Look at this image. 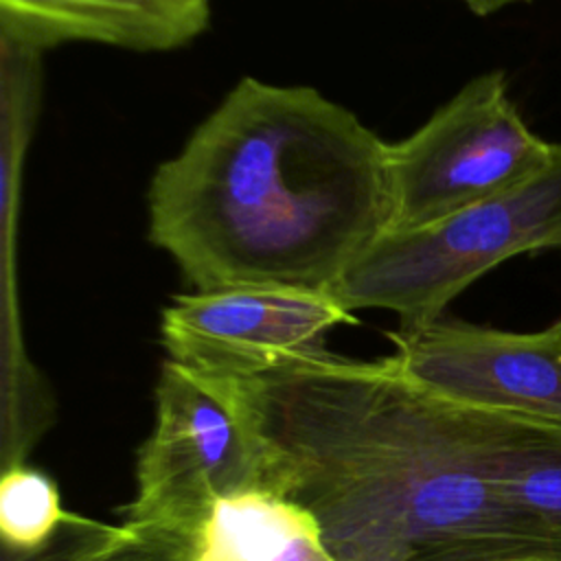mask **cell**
I'll return each mask as SVG.
<instances>
[{"label":"cell","mask_w":561,"mask_h":561,"mask_svg":"<svg viewBox=\"0 0 561 561\" xmlns=\"http://www.w3.org/2000/svg\"><path fill=\"white\" fill-rule=\"evenodd\" d=\"M259 469L243 430L197 375L164 359L156 423L136 465L127 526L197 546L221 500L259 491Z\"/></svg>","instance_id":"5"},{"label":"cell","mask_w":561,"mask_h":561,"mask_svg":"<svg viewBox=\"0 0 561 561\" xmlns=\"http://www.w3.org/2000/svg\"><path fill=\"white\" fill-rule=\"evenodd\" d=\"M344 322L355 318L331 289L234 285L173 296L160 316V337L169 359L219 377L324 348L327 331Z\"/></svg>","instance_id":"6"},{"label":"cell","mask_w":561,"mask_h":561,"mask_svg":"<svg viewBox=\"0 0 561 561\" xmlns=\"http://www.w3.org/2000/svg\"><path fill=\"white\" fill-rule=\"evenodd\" d=\"M197 377L237 416L261 491L307 511L337 561H561V537L489 480L469 408L390 355Z\"/></svg>","instance_id":"1"},{"label":"cell","mask_w":561,"mask_h":561,"mask_svg":"<svg viewBox=\"0 0 561 561\" xmlns=\"http://www.w3.org/2000/svg\"><path fill=\"white\" fill-rule=\"evenodd\" d=\"M460 2L476 15H491L513 4H528L533 0H460Z\"/></svg>","instance_id":"14"},{"label":"cell","mask_w":561,"mask_h":561,"mask_svg":"<svg viewBox=\"0 0 561 561\" xmlns=\"http://www.w3.org/2000/svg\"><path fill=\"white\" fill-rule=\"evenodd\" d=\"M548 142L519 114L502 70L467 81L419 129L386 145L388 230H410L497 195L548 167Z\"/></svg>","instance_id":"4"},{"label":"cell","mask_w":561,"mask_h":561,"mask_svg":"<svg viewBox=\"0 0 561 561\" xmlns=\"http://www.w3.org/2000/svg\"><path fill=\"white\" fill-rule=\"evenodd\" d=\"M386 145L311 85L241 77L156 167L147 237L191 289H331L388 230Z\"/></svg>","instance_id":"2"},{"label":"cell","mask_w":561,"mask_h":561,"mask_svg":"<svg viewBox=\"0 0 561 561\" xmlns=\"http://www.w3.org/2000/svg\"><path fill=\"white\" fill-rule=\"evenodd\" d=\"M213 0H0V42L44 55L61 44L164 53L195 42Z\"/></svg>","instance_id":"8"},{"label":"cell","mask_w":561,"mask_h":561,"mask_svg":"<svg viewBox=\"0 0 561 561\" xmlns=\"http://www.w3.org/2000/svg\"><path fill=\"white\" fill-rule=\"evenodd\" d=\"M469 412L489 480L513 506L561 537V423L478 408Z\"/></svg>","instance_id":"9"},{"label":"cell","mask_w":561,"mask_h":561,"mask_svg":"<svg viewBox=\"0 0 561 561\" xmlns=\"http://www.w3.org/2000/svg\"><path fill=\"white\" fill-rule=\"evenodd\" d=\"M188 561H337L316 519L296 504L250 491L221 500Z\"/></svg>","instance_id":"10"},{"label":"cell","mask_w":561,"mask_h":561,"mask_svg":"<svg viewBox=\"0 0 561 561\" xmlns=\"http://www.w3.org/2000/svg\"><path fill=\"white\" fill-rule=\"evenodd\" d=\"M191 552L186 543L129 526V537L101 561H188Z\"/></svg>","instance_id":"13"},{"label":"cell","mask_w":561,"mask_h":561,"mask_svg":"<svg viewBox=\"0 0 561 561\" xmlns=\"http://www.w3.org/2000/svg\"><path fill=\"white\" fill-rule=\"evenodd\" d=\"M392 364L454 403L561 423V327L515 333L438 318L399 327Z\"/></svg>","instance_id":"7"},{"label":"cell","mask_w":561,"mask_h":561,"mask_svg":"<svg viewBox=\"0 0 561 561\" xmlns=\"http://www.w3.org/2000/svg\"><path fill=\"white\" fill-rule=\"evenodd\" d=\"M127 537V524L112 526L68 513L46 543L33 550H11L2 546V561H101Z\"/></svg>","instance_id":"12"},{"label":"cell","mask_w":561,"mask_h":561,"mask_svg":"<svg viewBox=\"0 0 561 561\" xmlns=\"http://www.w3.org/2000/svg\"><path fill=\"white\" fill-rule=\"evenodd\" d=\"M68 511L61 508L55 482L31 467L13 465L0 482V535L11 550H33L46 543Z\"/></svg>","instance_id":"11"},{"label":"cell","mask_w":561,"mask_h":561,"mask_svg":"<svg viewBox=\"0 0 561 561\" xmlns=\"http://www.w3.org/2000/svg\"><path fill=\"white\" fill-rule=\"evenodd\" d=\"M548 248H561V149L497 195L421 228L386 230L331 294L351 313L386 309L401 327H423L500 263Z\"/></svg>","instance_id":"3"},{"label":"cell","mask_w":561,"mask_h":561,"mask_svg":"<svg viewBox=\"0 0 561 561\" xmlns=\"http://www.w3.org/2000/svg\"><path fill=\"white\" fill-rule=\"evenodd\" d=\"M557 324H559V327H561V318H559V320H557Z\"/></svg>","instance_id":"15"}]
</instances>
